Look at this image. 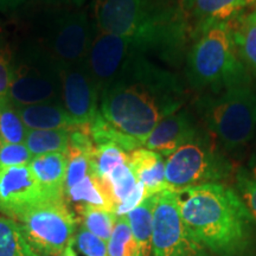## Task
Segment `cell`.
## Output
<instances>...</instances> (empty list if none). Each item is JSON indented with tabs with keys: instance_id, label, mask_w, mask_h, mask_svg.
Masks as SVG:
<instances>
[{
	"instance_id": "1",
	"label": "cell",
	"mask_w": 256,
	"mask_h": 256,
	"mask_svg": "<svg viewBox=\"0 0 256 256\" xmlns=\"http://www.w3.org/2000/svg\"><path fill=\"white\" fill-rule=\"evenodd\" d=\"M184 101L185 89L178 76L136 54L100 92V114L144 147L156 124L180 110Z\"/></svg>"
},
{
	"instance_id": "2",
	"label": "cell",
	"mask_w": 256,
	"mask_h": 256,
	"mask_svg": "<svg viewBox=\"0 0 256 256\" xmlns=\"http://www.w3.org/2000/svg\"><path fill=\"white\" fill-rule=\"evenodd\" d=\"M182 218L215 256H252L255 218L235 188L211 183L176 191Z\"/></svg>"
},
{
	"instance_id": "3",
	"label": "cell",
	"mask_w": 256,
	"mask_h": 256,
	"mask_svg": "<svg viewBox=\"0 0 256 256\" xmlns=\"http://www.w3.org/2000/svg\"><path fill=\"white\" fill-rule=\"evenodd\" d=\"M96 30L132 37L145 54L153 51L174 64L191 34L183 6L172 0H94Z\"/></svg>"
},
{
	"instance_id": "4",
	"label": "cell",
	"mask_w": 256,
	"mask_h": 256,
	"mask_svg": "<svg viewBox=\"0 0 256 256\" xmlns=\"http://www.w3.org/2000/svg\"><path fill=\"white\" fill-rule=\"evenodd\" d=\"M186 56V78L197 92L220 94L226 89L252 84L247 66L240 60L230 22L211 24L192 34Z\"/></svg>"
},
{
	"instance_id": "5",
	"label": "cell",
	"mask_w": 256,
	"mask_h": 256,
	"mask_svg": "<svg viewBox=\"0 0 256 256\" xmlns=\"http://www.w3.org/2000/svg\"><path fill=\"white\" fill-rule=\"evenodd\" d=\"M200 110L210 136L226 151H238L256 132V90L252 84L226 89L200 100Z\"/></svg>"
},
{
	"instance_id": "6",
	"label": "cell",
	"mask_w": 256,
	"mask_h": 256,
	"mask_svg": "<svg viewBox=\"0 0 256 256\" xmlns=\"http://www.w3.org/2000/svg\"><path fill=\"white\" fill-rule=\"evenodd\" d=\"M236 168L232 162L214 145L209 133L178 147L165 159L168 190L211 183H226L234 179Z\"/></svg>"
},
{
	"instance_id": "7",
	"label": "cell",
	"mask_w": 256,
	"mask_h": 256,
	"mask_svg": "<svg viewBox=\"0 0 256 256\" xmlns=\"http://www.w3.org/2000/svg\"><path fill=\"white\" fill-rule=\"evenodd\" d=\"M60 69L46 50L28 46L12 54L8 98L14 106L62 102Z\"/></svg>"
},
{
	"instance_id": "8",
	"label": "cell",
	"mask_w": 256,
	"mask_h": 256,
	"mask_svg": "<svg viewBox=\"0 0 256 256\" xmlns=\"http://www.w3.org/2000/svg\"><path fill=\"white\" fill-rule=\"evenodd\" d=\"M14 220L40 256H62L66 244L75 238L78 224L66 198H44Z\"/></svg>"
},
{
	"instance_id": "9",
	"label": "cell",
	"mask_w": 256,
	"mask_h": 256,
	"mask_svg": "<svg viewBox=\"0 0 256 256\" xmlns=\"http://www.w3.org/2000/svg\"><path fill=\"white\" fill-rule=\"evenodd\" d=\"M153 256H215L194 236L179 212L177 194L165 190L154 196Z\"/></svg>"
},
{
	"instance_id": "10",
	"label": "cell",
	"mask_w": 256,
	"mask_h": 256,
	"mask_svg": "<svg viewBox=\"0 0 256 256\" xmlns=\"http://www.w3.org/2000/svg\"><path fill=\"white\" fill-rule=\"evenodd\" d=\"M136 54L144 52L134 38L96 30L84 64L98 92L108 87Z\"/></svg>"
},
{
	"instance_id": "11",
	"label": "cell",
	"mask_w": 256,
	"mask_h": 256,
	"mask_svg": "<svg viewBox=\"0 0 256 256\" xmlns=\"http://www.w3.org/2000/svg\"><path fill=\"white\" fill-rule=\"evenodd\" d=\"M96 26L86 12H72L56 22L46 51L60 69L83 63L87 58Z\"/></svg>"
},
{
	"instance_id": "12",
	"label": "cell",
	"mask_w": 256,
	"mask_h": 256,
	"mask_svg": "<svg viewBox=\"0 0 256 256\" xmlns=\"http://www.w3.org/2000/svg\"><path fill=\"white\" fill-rule=\"evenodd\" d=\"M60 100L74 126H89L100 114V92L84 62L60 69Z\"/></svg>"
},
{
	"instance_id": "13",
	"label": "cell",
	"mask_w": 256,
	"mask_h": 256,
	"mask_svg": "<svg viewBox=\"0 0 256 256\" xmlns=\"http://www.w3.org/2000/svg\"><path fill=\"white\" fill-rule=\"evenodd\" d=\"M44 198L28 165L0 168V212L6 217L14 220Z\"/></svg>"
},
{
	"instance_id": "14",
	"label": "cell",
	"mask_w": 256,
	"mask_h": 256,
	"mask_svg": "<svg viewBox=\"0 0 256 256\" xmlns=\"http://www.w3.org/2000/svg\"><path fill=\"white\" fill-rule=\"evenodd\" d=\"M206 134L186 110H179L162 119L154 127L144 147L162 156H168L178 147Z\"/></svg>"
},
{
	"instance_id": "15",
	"label": "cell",
	"mask_w": 256,
	"mask_h": 256,
	"mask_svg": "<svg viewBox=\"0 0 256 256\" xmlns=\"http://www.w3.org/2000/svg\"><path fill=\"white\" fill-rule=\"evenodd\" d=\"M255 4L256 0H192L185 14L194 34L211 24L232 20Z\"/></svg>"
},
{
	"instance_id": "16",
	"label": "cell",
	"mask_w": 256,
	"mask_h": 256,
	"mask_svg": "<svg viewBox=\"0 0 256 256\" xmlns=\"http://www.w3.org/2000/svg\"><path fill=\"white\" fill-rule=\"evenodd\" d=\"M28 168L46 198H66V176L68 168L66 153H48L34 156Z\"/></svg>"
},
{
	"instance_id": "17",
	"label": "cell",
	"mask_w": 256,
	"mask_h": 256,
	"mask_svg": "<svg viewBox=\"0 0 256 256\" xmlns=\"http://www.w3.org/2000/svg\"><path fill=\"white\" fill-rule=\"evenodd\" d=\"M165 156L145 147L128 153V162L138 182L145 188L146 197L168 190L165 178Z\"/></svg>"
},
{
	"instance_id": "18",
	"label": "cell",
	"mask_w": 256,
	"mask_h": 256,
	"mask_svg": "<svg viewBox=\"0 0 256 256\" xmlns=\"http://www.w3.org/2000/svg\"><path fill=\"white\" fill-rule=\"evenodd\" d=\"M28 130H60L74 124L62 102L16 106Z\"/></svg>"
},
{
	"instance_id": "19",
	"label": "cell",
	"mask_w": 256,
	"mask_h": 256,
	"mask_svg": "<svg viewBox=\"0 0 256 256\" xmlns=\"http://www.w3.org/2000/svg\"><path fill=\"white\" fill-rule=\"evenodd\" d=\"M230 28L240 60L256 75V8L230 20Z\"/></svg>"
},
{
	"instance_id": "20",
	"label": "cell",
	"mask_w": 256,
	"mask_h": 256,
	"mask_svg": "<svg viewBox=\"0 0 256 256\" xmlns=\"http://www.w3.org/2000/svg\"><path fill=\"white\" fill-rule=\"evenodd\" d=\"M64 196L66 203L74 204V208L81 206H94L115 212L113 202L108 196L104 184L92 172L64 192Z\"/></svg>"
},
{
	"instance_id": "21",
	"label": "cell",
	"mask_w": 256,
	"mask_h": 256,
	"mask_svg": "<svg viewBox=\"0 0 256 256\" xmlns=\"http://www.w3.org/2000/svg\"><path fill=\"white\" fill-rule=\"evenodd\" d=\"M153 206L154 196L147 197L139 206L126 215L130 232L142 256H150L152 252Z\"/></svg>"
},
{
	"instance_id": "22",
	"label": "cell",
	"mask_w": 256,
	"mask_h": 256,
	"mask_svg": "<svg viewBox=\"0 0 256 256\" xmlns=\"http://www.w3.org/2000/svg\"><path fill=\"white\" fill-rule=\"evenodd\" d=\"M25 145L34 156L48 153H66L69 146V128L28 130Z\"/></svg>"
},
{
	"instance_id": "23",
	"label": "cell",
	"mask_w": 256,
	"mask_h": 256,
	"mask_svg": "<svg viewBox=\"0 0 256 256\" xmlns=\"http://www.w3.org/2000/svg\"><path fill=\"white\" fill-rule=\"evenodd\" d=\"M0 256H40L25 238L18 223L0 216Z\"/></svg>"
},
{
	"instance_id": "24",
	"label": "cell",
	"mask_w": 256,
	"mask_h": 256,
	"mask_svg": "<svg viewBox=\"0 0 256 256\" xmlns=\"http://www.w3.org/2000/svg\"><path fill=\"white\" fill-rule=\"evenodd\" d=\"M74 210L76 211L78 223L82 224L84 229L94 234L98 238L108 242L113 232L114 226L116 223L118 216L115 212L110 210L98 209L94 206H75Z\"/></svg>"
},
{
	"instance_id": "25",
	"label": "cell",
	"mask_w": 256,
	"mask_h": 256,
	"mask_svg": "<svg viewBox=\"0 0 256 256\" xmlns=\"http://www.w3.org/2000/svg\"><path fill=\"white\" fill-rule=\"evenodd\" d=\"M128 162V153L115 144L96 145L90 156L92 172L98 179H104L115 168Z\"/></svg>"
},
{
	"instance_id": "26",
	"label": "cell",
	"mask_w": 256,
	"mask_h": 256,
	"mask_svg": "<svg viewBox=\"0 0 256 256\" xmlns=\"http://www.w3.org/2000/svg\"><path fill=\"white\" fill-rule=\"evenodd\" d=\"M100 180L104 184V188L107 191L110 200L113 202L115 210H116L118 206L121 202H124L132 194L138 183H139L133 174L132 168H130V162L120 165L107 178L100 179Z\"/></svg>"
},
{
	"instance_id": "27",
	"label": "cell",
	"mask_w": 256,
	"mask_h": 256,
	"mask_svg": "<svg viewBox=\"0 0 256 256\" xmlns=\"http://www.w3.org/2000/svg\"><path fill=\"white\" fill-rule=\"evenodd\" d=\"M28 128L10 98L0 100V144H25Z\"/></svg>"
},
{
	"instance_id": "28",
	"label": "cell",
	"mask_w": 256,
	"mask_h": 256,
	"mask_svg": "<svg viewBox=\"0 0 256 256\" xmlns=\"http://www.w3.org/2000/svg\"><path fill=\"white\" fill-rule=\"evenodd\" d=\"M108 256H142L126 216H118L113 232L107 242Z\"/></svg>"
},
{
	"instance_id": "29",
	"label": "cell",
	"mask_w": 256,
	"mask_h": 256,
	"mask_svg": "<svg viewBox=\"0 0 256 256\" xmlns=\"http://www.w3.org/2000/svg\"><path fill=\"white\" fill-rule=\"evenodd\" d=\"M66 156H68V168H66L64 192L72 188L74 185L80 183L89 174H92L90 154L84 152L74 151V150H68Z\"/></svg>"
},
{
	"instance_id": "30",
	"label": "cell",
	"mask_w": 256,
	"mask_h": 256,
	"mask_svg": "<svg viewBox=\"0 0 256 256\" xmlns=\"http://www.w3.org/2000/svg\"><path fill=\"white\" fill-rule=\"evenodd\" d=\"M234 182L235 190L238 192L256 220V180L252 177L248 168H238L234 174Z\"/></svg>"
},
{
	"instance_id": "31",
	"label": "cell",
	"mask_w": 256,
	"mask_h": 256,
	"mask_svg": "<svg viewBox=\"0 0 256 256\" xmlns=\"http://www.w3.org/2000/svg\"><path fill=\"white\" fill-rule=\"evenodd\" d=\"M32 159L25 144H0V168L28 165Z\"/></svg>"
},
{
	"instance_id": "32",
	"label": "cell",
	"mask_w": 256,
	"mask_h": 256,
	"mask_svg": "<svg viewBox=\"0 0 256 256\" xmlns=\"http://www.w3.org/2000/svg\"><path fill=\"white\" fill-rule=\"evenodd\" d=\"M76 247L86 256H108L107 242L98 238L94 234L83 226L78 229L75 236Z\"/></svg>"
},
{
	"instance_id": "33",
	"label": "cell",
	"mask_w": 256,
	"mask_h": 256,
	"mask_svg": "<svg viewBox=\"0 0 256 256\" xmlns=\"http://www.w3.org/2000/svg\"><path fill=\"white\" fill-rule=\"evenodd\" d=\"M12 54L8 44L0 38V100L8 98L10 81H11Z\"/></svg>"
},
{
	"instance_id": "34",
	"label": "cell",
	"mask_w": 256,
	"mask_h": 256,
	"mask_svg": "<svg viewBox=\"0 0 256 256\" xmlns=\"http://www.w3.org/2000/svg\"><path fill=\"white\" fill-rule=\"evenodd\" d=\"M145 198H147L145 188H144L142 183H138L132 194L118 206L115 214H116V216H126L128 212H130L136 206H139Z\"/></svg>"
},
{
	"instance_id": "35",
	"label": "cell",
	"mask_w": 256,
	"mask_h": 256,
	"mask_svg": "<svg viewBox=\"0 0 256 256\" xmlns=\"http://www.w3.org/2000/svg\"><path fill=\"white\" fill-rule=\"evenodd\" d=\"M22 2H23V0H0V8L5 10L14 8V6L20 4Z\"/></svg>"
},
{
	"instance_id": "36",
	"label": "cell",
	"mask_w": 256,
	"mask_h": 256,
	"mask_svg": "<svg viewBox=\"0 0 256 256\" xmlns=\"http://www.w3.org/2000/svg\"><path fill=\"white\" fill-rule=\"evenodd\" d=\"M74 243H75V238L72 240V241L66 244V249H64L62 256H78L75 249H74Z\"/></svg>"
},
{
	"instance_id": "37",
	"label": "cell",
	"mask_w": 256,
	"mask_h": 256,
	"mask_svg": "<svg viewBox=\"0 0 256 256\" xmlns=\"http://www.w3.org/2000/svg\"><path fill=\"white\" fill-rule=\"evenodd\" d=\"M248 171L250 172L252 177L256 180V156H252L248 162Z\"/></svg>"
},
{
	"instance_id": "38",
	"label": "cell",
	"mask_w": 256,
	"mask_h": 256,
	"mask_svg": "<svg viewBox=\"0 0 256 256\" xmlns=\"http://www.w3.org/2000/svg\"><path fill=\"white\" fill-rule=\"evenodd\" d=\"M191 2H192V0H182V6H183L184 11L188 8V6H190Z\"/></svg>"
},
{
	"instance_id": "39",
	"label": "cell",
	"mask_w": 256,
	"mask_h": 256,
	"mask_svg": "<svg viewBox=\"0 0 256 256\" xmlns=\"http://www.w3.org/2000/svg\"><path fill=\"white\" fill-rule=\"evenodd\" d=\"M69 2H76V4H81L83 0H69Z\"/></svg>"
},
{
	"instance_id": "40",
	"label": "cell",
	"mask_w": 256,
	"mask_h": 256,
	"mask_svg": "<svg viewBox=\"0 0 256 256\" xmlns=\"http://www.w3.org/2000/svg\"><path fill=\"white\" fill-rule=\"evenodd\" d=\"M252 156H256V142H255V145H254V153H252Z\"/></svg>"
},
{
	"instance_id": "41",
	"label": "cell",
	"mask_w": 256,
	"mask_h": 256,
	"mask_svg": "<svg viewBox=\"0 0 256 256\" xmlns=\"http://www.w3.org/2000/svg\"><path fill=\"white\" fill-rule=\"evenodd\" d=\"M255 8H256V4H255Z\"/></svg>"
}]
</instances>
